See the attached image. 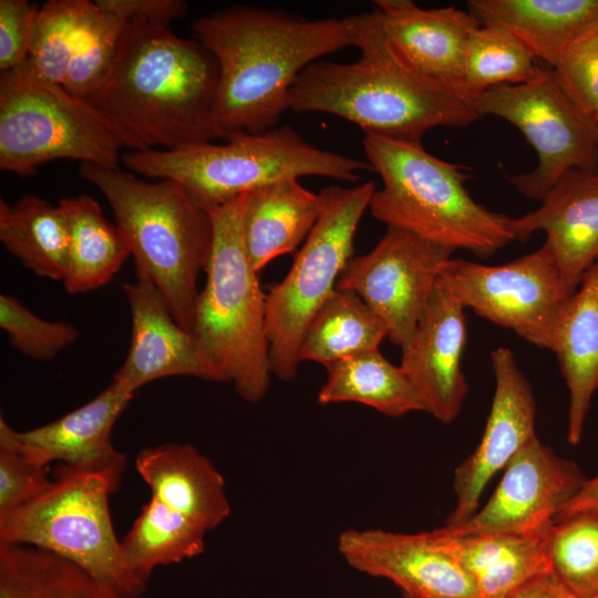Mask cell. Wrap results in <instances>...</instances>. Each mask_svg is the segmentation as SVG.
Instances as JSON below:
<instances>
[{"label":"cell","instance_id":"6da1fadb","mask_svg":"<svg viewBox=\"0 0 598 598\" xmlns=\"http://www.w3.org/2000/svg\"><path fill=\"white\" fill-rule=\"evenodd\" d=\"M219 69L196 39L166 24L125 21L111 68L86 99L137 150L228 141L215 116Z\"/></svg>","mask_w":598,"mask_h":598},{"label":"cell","instance_id":"7a4b0ae2","mask_svg":"<svg viewBox=\"0 0 598 598\" xmlns=\"http://www.w3.org/2000/svg\"><path fill=\"white\" fill-rule=\"evenodd\" d=\"M190 29L217 61L215 116L228 141L276 127L301 72L355 40L351 16L309 20L245 4L202 16Z\"/></svg>","mask_w":598,"mask_h":598},{"label":"cell","instance_id":"3957f363","mask_svg":"<svg viewBox=\"0 0 598 598\" xmlns=\"http://www.w3.org/2000/svg\"><path fill=\"white\" fill-rule=\"evenodd\" d=\"M351 19L359 60L311 63L291 89L290 110L328 113L358 125L364 134L411 143H422L434 127L463 128L482 117L468 97L403 58L375 10Z\"/></svg>","mask_w":598,"mask_h":598},{"label":"cell","instance_id":"277c9868","mask_svg":"<svg viewBox=\"0 0 598 598\" xmlns=\"http://www.w3.org/2000/svg\"><path fill=\"white\" fill-rule=\"evenodd\" d=\"M80 175L111 206L136 277L161 291L176 322L193 334L197 280L213 247L209 213L173 179L148 182L118 166L92 163H81Z\"/></svg>","mask_w":598,"mask_h":598},{"label":"cell","instance_id":"5b68a950","mask_svg":"<svg viewBox=\"0 0 598 598\" xmlns=\"http://www.w3.org/2000/svg\"><path fill=\"white\" fill-rule=\"evenodd\" d=\"M362 145L382 181L369 206L375 219L482 259L514 240L511 217L470 195L464 166L430 154L422 143L364 134Z\"/></svg>","mask_w":598,"mask_h":598},{"label":"cell","instance_id":"8992f818","mask_svg":"<svg viewBox=\"0 0 598 598\" xmlns=\"http://www.w3.org/2000/svg\"><path fill=\"white\" fill-rule=\"evenodd\" d=\"M121 162L132 173L153 179H173L206 210L256 188L302 176H324L357 183L367 161L321 150L292 126L179 150L125 151Z\"/></svg>","mask_w":598,"mask_h":598},{"label":"cell","instance_id":"52a82bcc","mask_svg":"<svg viewBox=\"0 0 598 598\" xmlns=\"http://www.w3.org/2000/svg\"><path fill=\"white\" fill-rule=\"evenodd\" d=\"M243 194L207 212L213 247L206 283L196 303L193 336L226 382L249 403L270 385L266 293L251 267L243 235Z\"/></svg>","mask_w":598,"mask_h":598},{"label":"cell","instance_id":"ba28073f","mask_svg":"<svg viewBox=\"0 0 598 598\" xmlns=\"http://www.w3.org/2000/svg\"><path fill=\"white\" fill-rule=\"evenodd\" d=\"M126 457L120 453L93 466L59 464L53 485L33 502L0 514V544L34 546L79 565L125 598H138L147 584L125 564L110 511Z\"/></svg>","mask_w":598,"mask_h":598},{"label":"cell","instance_id":"9c48e42d","mask_svg":"<svg viewBox=\"0 0 598 598\" xmlns=\"http://www.w3.org/2000/svg\"><path fill=\"white\" fill-rule=\"evenodd\" d=\"M136 145L84 99L39 76L28 60L0 75V168L29 176L55 159L117 167Z\"/></svg>","mask_w":598,"mask_h":598},{"label":"cell","instance_id":"30bf717a","mask_svg":"<svg viewBox=\"0 0 598 598\" xmlns=\"http://www.w3.org/2000/svg\"><path fill=\"white\" fill-rule=\"evenodd\" d=\"M375 190L372 181L324 187L317 223L287 276L266 293L270 367L278 379L290 381L297 375L303 331L353 257L354 235Z\"/></svg>","mask_w":598,"mask_h":598},{"label":"cell","instance_id":"8fae6325","mask_svg":"<svg viewBox=\"0 0 598 598\" xmlns=\"http://www.w3.org/2000/svg\"><path fill=\"white\" fill-rule=\"evenodd\" d=\"M471 102L482 117L514 125L535 150L537 166L508 177L527 198L542 202L569 171L598 172V123L567 94L550 66L542 63L532 80L491 87Z\"/></svg>","mask_w":598,"mask_h":598},{"label":"cell","instance_id":"7c38bea8","mask_svg":"<svg viewBox=\"0 0 598 598\" xmlns=\"http://www.w3.org/2000/svg\"><path fill=\"white\" fill-rule=\"evenodd\" d=\"M437 281L464 308L550 351L561 311L573 295L545 245L495 266L451 258Z\"/></svg>","mask_w":598,"mask_h":598},{"label":"cell","instance_id":"4fadbf2b","mask_svg":"<svg viewBox=\"0 0 598 598\" xmlns=\"http://www.w3.org/2000/svg\"><path fill=\"white\" fill-rule=\"evenodd\" d=\"M454 251L388 226L371 251L349 259L336 288L358 293L383 321L390 341L402 349L413 336L442 266Z\"/></svg>","mask_w":598,"mask_h":598},{"label":"cell","instance_id":"5bb4252c","mask_svg":"<svg viewBox=\"0 0 598 598\" xmlns=\"http://www.w3.org/2000/svg\"><path fill=\"white\" fill-rule=\"evenodd\" d=\"M573 461L555 454L537 436L509 461L487 504L451 535L512 534L543 538L556 515L585 485Z\"/></svg>","mask_w":598,"mask_h":598},{"label":"cell","instance_id":"9a60e30c","mask_svg":"<svg viewBox=\"0 0 598 598\" xmlns=\"http://www.w3.org/2000/svg\"><path fill=\"white\" fill-rule=\"evenodd\" d=\"M495 392L480 444L454 473L456 505L446 519L455 527L476 512L485 486L535 434L536 403L532 386L513 352L499 347L491 353Z\"/></svg>","mask_w":598,"mask_h":598},{"label":"cell","instance_id":"2e32d148","mask_svg":"<svg viewBox=\"0 0 598 598\" xmlns=\"http://www.w3.org/2000/svg\"><path fill=\"white\" fill-rule=\"evenodd\" d=\"M338 550L358 571L382 577L413 598H481L472 578L432 532L348 529Z\"/></svg>","mask_w":598,"mask_h":598},{"label":"cell","instance_id":"e0dca14e","mask_svg":"<svg viewBox=\"0 0 598 598\" xmlns=\"http://www.w3.org/2000/svg\"><path fill=\"white\" fill-rule=\"evenodd\" d=\"M464 309L436 280L411 340L402 348L399 365L424 411L445 424L458 415L468 391L462 370Z\"/></svg>","mask_w":598,"mask_h":598},{"label":"cell","instance_id":"ac0fdd59","mask_svg":"<svg viewBox=\"0 0 598 598\" xmlns=\"http://www.w3.org/2000/svg\"><path fill=\"white\" fill-rule=\"evenodd\" d=\"M122 289L130 305L132 336L113 380L134 393L152 381L177 375L226 382L196 338L176 322L152 282L136 277Z\"/></svg>","mask_w":598,"mask_h":598},{"label":"cell","instance_id":"d6986e66","mask_svg":"<svg viewBox=\"0 0 598 598\" xmlns=\"http://www.w3.org/2000/svg\"><path fill=\"white\" fill-rule=\"evenodd\" d=\"M514 240L544 231L568 290L574 293L598 259V172L573 169L563 175L540 206L509 218Z\"/></svg>","mask_w":598,"mask_h":598},{"label":"cell","instance_id":"ffe728a7","mask_svg":"<svg viewBox=\"0 0 598 598\" xmlns=\"http://www.w3.org/2000/svg\"><path fill=\"white\" fill-rule=\"evenodd\" d=\"M135 393L112 379L94 399L55 421L19 432L0 416V445L13 448L29 460L50 466L100 465L116 457L112 443L115 422Z\"/></svg>","mask_w":598,"mask_h":598},{"label":"cell","instance_id":"44dd1931","mask_svg":"<svg viewBox=\"0 0 598 598\" xmlns=\"http://www.w3.org/2000/svg\"><path fill=\"white\" fill-rule=\"evenodd\" d=\"M374 3L386 37L403 58L423 74L465 95L462 79L466 48L481 21L454 6L423 9L411 0Z\"/></svg>","mask_w":598,"mask_h":598},{"label":"cell","instance_id":"7402d4cb","mask_svg":"<svg viewBox=\"0 0 598 598\" xmlns=\"http://www.w3.org/2000/svg\"><path fill=\"white\" fill-rule=\"evenodd\" d=\"M135 468L153 497L206 532L218 527L230 514L224 476L189 443L145 447L136 455Z\"/></svg>","mask_w":598,"mask_h":598},{"label":"cell","instance_id":"603a6c76","mask_svg":"<svg viewBox=\"0 0 598 598\" xmlns=\"http://www.w3.org/2000/svg\"><path fill=\"white\" fill-rule=\"evenodd\" d=\"M553 352L569 392L567 439L577 445L598 390V259L561 311Z\"/></svg>","mask_w":598,"mask_h":598},{"label":"cell","instance_id":"cb8c5ba5","mask_svg":"<svg viewBox=\"0 0 598 598\" xmlns=\"http://www.w3.org/2000/svg\"><path fill=\"white\" fill-rule=\"evenodd\" d=\"M322 207V197L298 178L282 179L246 195L243 235L254 270L292 252L310 234Z\"/></svg>","mask_w":598,"mask_h":598},{"label":"cell","instance_id":"d4e9b609","mask_svg":"<svg viewBox=\"0 0 598 598\" xmlns=\"http://www.w3.org/2000/svg\"><path fill=\"white\" fill-rule=\"evenodd\" d=\"M474 581L481 598H499L548 571L543 538L512 534L451 535L431 530Z\"/></svg>","mask_w":598,"mask_h":598},{"label":"cell","instance_id":"484cf974","mask_svg":"<svg viewBox=\"0 0 598 598\" xmlns=\"http://www.w3.org/2000/svg\"><path fill=\"white\" fill-rule=\"evenodd\" d=\"M482 24L504 27L553 68L575 34L598 19V0H468Z\"/></svg>","mask_w":598,"mask_h":598},{"label":"cell","instance_id":"4316f807","mask_svg":"<svg viewBox=\"0 0 598 598\" xmlns=\"http://www.w3.org/2000/svg\"><path fill=\"white\" fill-rule=\"evenodd\" d=\"M58 207L69 230V265L63 279L66 292L78 295L103 287L131 255L124 238L89 195L63 198Z\"/></svg>","mask_w":598,"mask_h":598},{"label":"cell","instance_id":"83f0119b","mask_svg":"<svg viewBox=\"0 0 598 598\" xmlns=\"http://www.w3.org/2000/svg\"><path fill=\"white\" fill-rule=\"evenodd\" d=\"M0 598H125L109 584L51 551L0 544Z\"/></svg>","mask_w":598,"mask_h":598},{"label":"cell","instance_id":"f1b7e54d","mask_svg":"<svg viewBox=\"0 0 598 598\" xmlns=\"http://www.w3.org/2000/svg\"><path fill=\"white\" fill-rule=\"evenodd\" d=\"M0 240L39 277L62 280L69 265V230L60 208L34 195L0 200Z\"/></svg>","mask_w":598,"mask_h":598},{"label":"cell","instance_id":"f546056e","mask_svg":"<svg viewBox=\"0 0 598 598\" xmlns=\"http://www.w3.org/2000/svg\"><path fill=\"white\" fill-rule=\"evenodd\" d=\"M320 388L321 405L357 402L389 416L424 411V406L400 367L393 365L379 349L344 358L327 368Z\"/></svg>","mask_w":598,"mask_h":598},{"label":"cell","instance_id":"4dcf8cb0","mask_svg":"<svg viewBox=\"0 0 598 598\" xmlns=\"http://www.w3.org/2000/svg\"><path fill=\"white\" fill-rule=\"evenodd\" d=\"M386 337L385 324L358 293L336 288L306 327L299 360L327 369L350 355L379 349Z\"/></svg>","mask_w":598,"mask_h":598},{"label":"cell","instance_id":"1f68e13d","mask_svg":"<svg viewBox=\"0 0 598 598\" xmlns=\"http://www.w3.org/2000/svg\"><path fill=\"white\" fill-rule=\"evenodd\" d=\"M206 530L151 497L121 542L130 570L147 584L155 568L181 563L203 554Z\"/></svg>","mask_w":598,"mask_h":598},{"label":"cell","instance_id":"d6a6232c","mask_svg":"<svg viewBox=\"0 0 598 598\" xmlns=\"http://www.w3.org/2000/svg\"><path fill=\"white\" fill-rule=\"evenodd\" d=\"M538 66L533 53L507 29L481 24L468 40L462 90L472 100L497 85L525 83L536 75Z\"/></svg>","mask_w":598,"mask_h":598},{"label":"cell","instance_id":"836d02e7","mask_svg":"<svg viewBox=\"0 0 598 598\" xmlns=\"http://www.w3.org/2000/svg\"><path fill=\"white\" fill-rule=\"evenodd\" d=\"M97 6L89 0H49L39 7L28 62L42 79L63 85L80 38Z\"/></svg>","mask_w":598,"mask_h":598},{"label":"cell","instance_id":"e575fe53","mask_svg":"<svg viewBox=\"0 0 598 598\" xmlns=\"http://www.w3.org/2000/svg\"><path fill=\"white\" fill-rule=\"evenodd\" d=\"M551 571L578 598L598 592V511L555 519L543 537Z\"/></svg>","mask_w":598,"mask_h":598},{"label":"cell","instance_id":"d590c367","mask_svg":"<svg viewBox=\"0 0 598 598\" xmlns=\"http://www.w3.org/2000/svg\"><path fill=\"white\" fill-rule=\"evenodd\" d=\"M96 6V12L80 38L63 83L70 93L81 99H86L105 79L125 23L122 18Z\"/></svg>","mask_w":598,"mask_h":598},{"label":"cell","instance_id":"8d00e7d4","mask_svg":"<svg viewBox=\"0 0 598 598\" xmlns=\"http://www.w3.org/2000/svg\"><path fill=\"white\" fill-rule=\"evenodd\" d=\"M0 327L14 349L38 361L53 360L80 336L72 323L47 321L6 293L0 295Z\"/></svg>","mask_w":598,"mask_h":598},{"label":"cell","instance_id":"74e56055","mask_svg":"<svg viewBox=\"0 0 598 598\" xmlns=\"http://www.w3.org/2000/svg\"><path fill=\"white\" fill-rule=\"evenodd\" d=\"M551 69L567 94L594 114L598 109V19L575 34Z\"/></svg>","mask_w":598,"mask_h":598},{"label":"cell","instance_id":"f35d334b","mask_svg":"<svg viewBox=\"0 0 598 598\" xmlns=\"http://www.w3.org/2000/svg\"><path fill=\"white\" fill-rule=\"evenodd\" d=\"M49 472L50 466L0 445V514L16 511L44 494L53 485Z\"/></svg>","mask_w":598,"mask_h":598},{"label":"cell","instance_id":"ab89813d","mask_svg":"<svg viewBox=\"0 0 598 598\" xmlns=\"http://www.w3.org/2000/svg\"><path fill=\"white\" fill-rule=\"evenodd\" d=\"M39 4L28 0H0V70H13L28 60Z\"/></svg>","mask_w":598,"mask_h":598},{"label":"cell","instance_id":"60d3db41","mask_svg":"<svg viewBox=\"0 0 598 598\" xmlns=\"http://www.w3.org/2000/svg\"><path fill=\"white\" fill-rule=\"evenodd\" d=\"M96 3L124 21L138 20L168 25L172 20L187 14V4L183 0H96Z\"/></svg>","mask_w":598,"mask_h":598},{"label":"cell","instance_id":"b9f144b4","mask_svg":"<svg viewBox=\"0 0 598 598\" xmlns=\"http://www.w3.org/2000/svg\"><path fill=\"white\" fill-rule=\"evenodd\" d=\"M499 598H578L553 571L542 574Z\"/></svg>","mask_w":598,"mask_h":598},{"label":"cell","instance_id":"7bdbcfd3","mask_svg":"<svg viewBox=\"0 0 598 598\" xmlns=\"http://www.w3.org/2000/svg\"><path fill=\"white\" fill-rule=\"evenodd\" d=\"M598 511V475L587 480L582 488L556 515L555 519L581 511Z\"/></svg>","mask_w":598,"mask_h":598},{"label":"cell","instance_id":"ee69618b","mask_svg":"<svg viewBox=\"0 0 598 598\" xmlns=\"http://www.w3.org/2000/svg\"><path fill=\"white\" fill-rule=\"evenodd\" d=\"M594 116H595V118H596V121L598 123V109L594 112Z\"/></svg>","mask_w":598,"mask_h":598},{"label":"cell","instance_id":"f6af8a7d","mask_svg":"<svg viewBox=\"0 0 598 598\" xmlns=\"http://www.w3.org/2000/svg\"><path fill=\"white\" fill-rule=\"evenodd\" d=\"M589 598H598V592Z\"/></svg>","mask_w":598,"mask_h":598},{"label":"cell","instance_id":"bcb514c9","mask_svg":"<svg viewBox=\"0 0 598 598\" xmlns=\"http://www.w3.org/2000/svg\"><path fill=\"white\" fill-rule=\"evenodd\" d=\"M405 598H413V597H408V596H405Z\"/></svg>","mask_w":598,"mask_h":598}]
</instances>
